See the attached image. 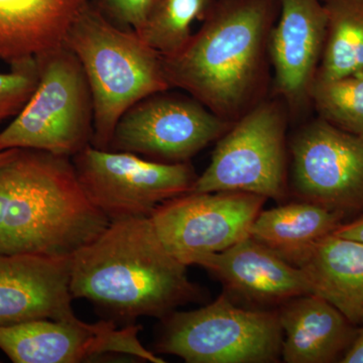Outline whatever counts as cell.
Here are the masks:
<instances>
[{
	"instance_id": "9",
	"label": "cell",
	"mask_w": 363,
	"mask_h": 363,
	"mask_svg": "<svg viewBox=\"0 0 363 363\" xmlns=\"http://www.w3.org/2000/svg\"><path fill=\"white\" fill-rule=\"evenodd\" d=\"M167 91L143 98L124 112L108 150L168 164L187 162L233 125L190 95Z\"/></svg>"
},
{
	"instance_id": "14",
	"label": "cell",
	"mask_w": 363,
	"mask_h": 363,
	"mask_svg": "<svg viewBox=\"0 0 363 363\" xmlns=\"http://www.w3.org/2000/svg\"><path fill=\"white\" fill-rule=\"evenodd\" d=\"M193 264L207 269L226 294L259 309H278L291 298L314 294L302 269L250 235L223 252L198 257Z\"/></svg>"
},
{
	"instance_id": "20",
	"label": "cell",
	"mask_w": 363,
	"mask_h": 363,
	"mask_svg": "<svg viewBox=\"0 0 363 363\" xmlns=\"http://www.w3.org/2000/svg\"><path fill=\"white\" fill-rule=\"evenodd\" d=\"M327 30L316 78L363 70V0H323Z\"/></svg>"
},
{
	"instance_id": "21",
	"label": "cell",
	"mask_w": 363,
	"mask_h": 363,
	"mask_svg": "<svg viewBox=\"0 0 363 363\" xmlns=\"http://www.w3.org/2000/svg\"><path fill=\"white\" fill-rule=\"evenodd\" d=\"M214 0H155L138 35L162 56L178 52L192 37L191 26L202 20Z\"/></svg>"
},
{
	"instance_id": "1",
	"label": "cell",
	"mask_w": 363,
	"mask_h": 363,
	"mask_svg": "<svg viewBox=\"0 0 363 363\" xmlns=\"http://www.w3.org/2000/svg\"><path fill=\"white\" fill-rule=\"evenodd\" d=\"M279 0H214L187 44L162 56L169 88L235 123L266 99L269 38Z\"/></svg>"
},
{
	"instance_id": "8",
	"label": "cell",
	"mask_w": 363,
	"mask_h": 363,
	"mask_svg": "<svg viewBox=\"0 0 363 363\" xmlns=\"http://www.w3.org/2000/svg\"><path fill=\"white\" fill-rule=\"evenodd\" d=\"M71 160L85 194L109 221L150 217L162 203L190 192L198 178L189 162L168 164L91 145Z\"/></svg>"
},
{
	"instance_id": "10",
	"label": "cell",
	"mask_w": 363,
	"mask_h": 363,
	"mask_svg": "<svg viewBox=\"0 0 363 363\" xmlns=\"http://www.w3.org/2000/svg\"><path fill=\"white\" fill-rule=\"evenodd\" d=\"M267 200L235 191L186 193L162 203L150 218L169 252L191 266L247 238Z\"/></svg>"
},
{
	"instance_id": "19",
	"label": "cell",
	"mask_w": 363,
	"mask_h": 363,
	"mask_svg": "<svg viewBox=\"0 0 363 363\" xmlns=\"http://www.w3.org/2000/svg\"><path fill=\"white\" fill-rule=\"evenodd\" d=\"M344 215L301 201L260 211L250 236L290 262L318 241L330 235L340 225Z\"/></svg>"
},
{
	"instance_id": "4",
	"label": "cell",
	"mask_w": 363,
	"mask_h": 363,
	"mask_svg": "<svg viewBox=\"0 0 363 363\" xmlns=\"http://www.w3.org/2000/svg\"><path fill=\"white\" fill-rule=\"evenodd\" d=\"M65 44L84 69L93 100L91 145L108 150L124 112L143 98L171 89L162 56L133 30L109 20L89 0L72 23Z\"/></svg>"
},
{
	"instance_id": "15",
	"label": "cell",
	"mask_w": 363,
	"mask_h": 363,
	"mask_svg": "<svg viewBox=\"0 0 363 363\" xmlns=\"http://www.w3.org/2000/svg\"><path fill=\"white\" fill-rule=\"evenodd\" d=\"M71 257L0 255V326L75 318Z\"/></svg>"
},
{
	"instance_id": "17",
	"label": "cell",
	"mask_w": 363,
	"mask_h": 363,
	"mask_svg": "<svg viewBox=\"0 0 363 363\" xmlns=\"http://www.w3.org/2000/svg\"><path fill=\"white\" fill-rule=\"evenodd\" d=\"M89 0H0V60L37 58L65 44Z\"/></svg>"
},
{
	"instance_id": "16",
	"label": "cell",
	"mask_w": 363,
	"mask_h": 363,
	"mask_svg": "<svg viewBox=\"0 0 363 363\" xmlns=\"http://www.w3.org/2000/svg\"><path fill=\"white\" fill-rule=\"evenodd\" d=\"M286 363H329L342 358L358 329L317 294L291 298L278 308Z\"/></svg>"
},
{
	"instance_id": "7",
	"label": "cell",
	"mask_w": 363,
	"mask_h": 363,
	"mask_svg": "<svg viewBox=\"0 0 363 363\" xmlns=\"http://www.w3.org/2000/svg\"><path fill=\"white\" fill-rule=\"evenodd\" d=\"M289 116L279 98L255 105L219 138L209 166L189 193L235 191L285 199Z\"/></svg>"
},
{
	"instance_id": "27",
	"label": "cell",
	"mask_w": 363,
	"mask_h": 363,
	"mask_svg": "<svg viewBox=\"0 0 363 363\" xmlns=\"http://www.w3.org/2000/svg\"><path fill=\"white\" fill-rule=\"evenodd\" d=\"M21 149H11L1 150L0 152V167L6 164L7 162L13 161L14 157H16L20 154Z\"/></svg>"
},
{
	"instance_id": "12",
	"label": "cell",
	"mask_w": 363,
	"mask_h": 363,
	"mask_svg": "<svg viewBox=\"0 0 363 363\" xmlns=\"http://www.w3.org/2000/svg\"><path fill=\"white\" fill-rule=\"evenodd\" d=\"M140 325L119 326L111 320L86 323L71 319H38L0 326V350L14 363H76L106 353L164 363L140 342Z\"/></svg>"
},
{
	"instance_id": "18",
	"label": "cell",
	"mask_w": 363,
	"mask_h": 363,
	"mask_svg": "<svg viewBox=\"0 0 363 363\" xmlns=\"http://www.w3.org/2000/svg\"><path fill=\"white\" fill-rule=\"evenodd\" d=\"M289 262L306 272L314 294L363 326V243L330 234Z\"/></svg>"
},
{
	"instance_id": "13",
	"label": "cell",
	"mask_w": 363,
	"mask_h": 363,
	"mask_svg": "<svg viewBox=\"0 0 363 363\" xmlns=\"http://www.w3.org/2000/svg\"><path fill=\"white\" fill-rule=\"evenodd\" d=\"M327 30L323 0H279V14L269 38L274 95L289 114L298 116L311 105Z\"/></svg>"
},
{
	"instance_id": "23",
	"label": "cell",
	"mask_w": 363,
	"mask_h": 363,
	"mask_svg": "<svg viewBox=\"0 0 363 363\" xmlns=\"http://www.w3.org/2000/svg\"><path fill=\"white\" fill-rule=\"evenodd\" d=\"M11 66V71L0 73V121L18 116L39 85L38 58L23 60Z\"/></svg>"
},
{
	"instance_id": "26",
	"label": "cell",
	"mask_w": 363,
	"mask_h": 363,
	"mask_svg": "<svg viewBox=\"0 0 363 363\" xmlns=\"http://www.w3.org/2000/svg\"><path fill=\"white\" fill-rule=\"evenodd\" d=\"M340 362L363 363V328L358 329L357 337L344 353Z\"/></svg>"
},
{
	"instance_id": "22",
	"label": "cell",
	"mask_w": 363,
	"mask_h": 363,
	"mask_svg": "<svg viewBox=\"0 0 363 363\" xmlns=\"http://www.w3.org/2000/svg\"><path fill=\"white\" fill-rule=\"evenodd\" d=\"M310 99L319 118L351 135L363 133V70L340 78H315Z\"/></svg>"
},
{
	"instance_id": "3",
	"label": "cell",
	"mask_w": 363,
	"mask_h": 363,
	"mask_svg": "<svg viewBox=\"0 0 363 363\" xmlns=\"http://www.w3.org/2000/svg\"><path fill=\"white\" fill-rule=\"evenodd\" d=\"M109 222L85 194L71 157L21 150L0 167V255L71 257Z\"/></svg>"
},
{
	"instance_id": "5",
	"label": "cell",
	"mask_w": 363,
	"mask_h": 363,
	"mask_svg": "<svg viewBox=\"0 0 363 363\" xmlns=\"http://www.w3.org/2000/svg\"><path fill=\"white\" fill-rule=\"evenodd\" d=\"M37 58L39 85L13 123L0 131V152L35 150L73 157L93 138V100L84 69L66 44Z\"/></svg>"
},
{
	"instance_id": "24",
	"label": "cell",
	"mask_w": 363,
	"mask_h": 363,
	"mask_svg": "<svg viewBox=\"0 0 363 363\" xmlns=\"http://www.w3.org/2000/svg\"><path fill=\"white\" fill-rule=\"evenodd\" d=\"M116 25L138 33L155 0H92Z\"/></svg>"
},
{
	"instance_id": "25",
	"label": "cell",
	"mask_w": 363,
	"mask_h": 363,
	"mask_svg": "<svg viewBox=\"0 0 363 363\" xmlns=\"http://www.w3.org/2000/svg\"><path fill=\"white\" fill-rule=\"evenodd\" d=\"M332 234L339 236V238H345V240L363 243V216L350 223L340 224Z\"/></svg>"
},
{
	"instance_id": "6",
	"label": "cell",
	"mask_w": 363,
	"mask_h": 363,
	"mask_svg": "<svg viewBox=\"0 0 363 363\" xmlns=\"http://www.w3.org/2000/svg\"><path fill=\"white\" fill-rule=\"evenodd\" d=\"M164 321L157 352L188 363H269L281 355L278 309H245L226 293L192 311Z\"/></svg>"
},
{
	"instance_id": "28",
	"label": "cell",
	"mask_w": 363,
	"mask_h": 363,
	"mask_svg": "<svg viewBox=\"0 0 363 363\" xmlns=\"http://www.w3.org/2000/svg\"><path fill=\"white\" fill-rule=\"evenodd\" d=\"M358 138H359L360 142H362L363 145V133H362V135H358Z\"/></svg>"
},
{
	"instance_id": "2",
	"label": "cell",
	"mask_w": 363,
	"mask_h": 363,
	"mask_svg": "<svg viewBox=\"0 0 363 363\" xmlns=\"http://www.w3.org/2000/svg\"><path fill=\"white\" fill-rule=\"evenodd\" d=\"M187 267L164 247L150 217L118 219L72 255L69 288L117 324L164 320L204 298Z\"/></svg>"
},
{
	"instance_id": "11",
	"label": "cell",
	"mask_w": 363,
	"mask_h": 363,
	"mask_svg": "<svg viewBox=\"0 0 363 363\" xmlns=\"http://www.w3.org/2000/svg\"><path fill=\"white\" fill-rule=\"evenodd\" d=\"M291 152L298 200L344 216L363 209V145L357 135L318 117L294 136Z\"/></svg>"
}]
</instances>
